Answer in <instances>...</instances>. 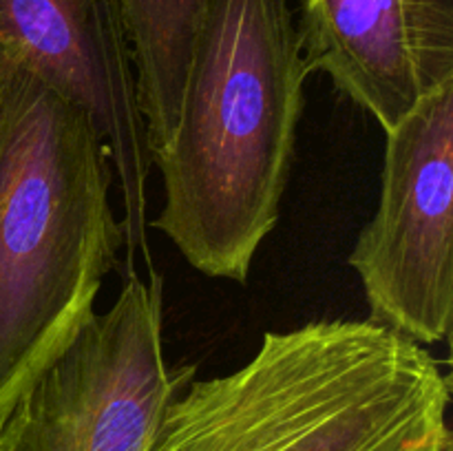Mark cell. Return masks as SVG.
Returning a JSON list of instances; mask_svg holds the SVG:
<instances>
[{
  "instance_id": "cell-1",
  "label": "cell",
  "mask_w": 453,
  "mask_h": 451,
  "mask_svg": "<svg viewBox=\"0 0 453 451\" xmlns=\"http://www.w3.org/2000/svg\"><path fill=\"white\" fill-rule=\"evenodd\" d=\"M308 75L288 0H208L149 221L197 272L248 281L281 215Z\"/></svg>"
},
{
  "instance_id": "cell-2",
  "label": "cell",
  "mask_w": 453,
  "mask_h": 451,
  "mask_svg": "<svg viewBox=\"0 0 453 451\" xmlns=\"http://www.w3.org/2000/svg\"><path fill=\"white\" fill-rule=\"evenodd\" d=\"M449 407L451 376L425 345L370 318H319L190 380L149 451H453Z\"/></svg>"
},
{
  "instance_id": "cell-3",
  "label": "cell",
  "mask_w": 453,
  "mask_h": 451,
  "mask_svg": "<svg viewBox=\"0 0 453 451\" xmlns=\"http://www.w3.org/2000/svg\"><path fill=\"white\" fill-rule=\"evenodd\" d=\"M113 180L87 115L3 56L0 420L91 321L119 268Z\"/></svg>"
},
{
  "instance_id": "cell-4",
  "label": "cell",
  "mask_w": 453,
  "mask_h": 451,
  "mask_svg": "<svg viewBox=\"0 0 453 451\" xmlns=\"http://www.w3.org/2000/svg\"><path fill=\"white\" fill-rule=\"evenodd\" d=\"M164 279L128 272L118 299L0 420V451H149L168 402L195 378L164 354Z\"/></svg>"
},
{
  "instance_id": "cell-5",
  "label": "cell",
  "mask_w": 453,
  "mask_h": 451,
  "mask_svg": "<svg viewBox=\"0 0 453 451\" xmlns=\"http://www.w3.org/2000/svg\"><path fill=\"white\" fill-rule=\"evenodd\" d=\"M453 80L385 131L380 197L348 264L370 321L418 345L449 339L453 318Z\"/></svg>"
},
{
  "instance_id": "cell-6",
  "label": "cell",
  "mask_w": 453,
  "mask_h": 451,
  "mask_svg": "<svg viewBox=\"0 0 453 451\" xmlns=\"http://www.w3.org/2000/svg\"><path fill=\"white\" fill-rule=\"evenodd\" d=\"M0 51L69 100L109 149L122 203L127 274L149 252V128L118 0H0Z\"/></svg>"
},
{
  "instance_id": "cell-7",
  "label": "cell",
  "mask_w": 453,
  "mask_h": 451,
  "mask_svg": "<svg viewBox=\"0 0 453 451\" xmlns=\"http://www.w3.org/2000/svg\"><path fill=\"white\" fill-rule=\"evenodd\" d=\"M301 56L383 131L423 97L411 40L410 0H301Z\"/></svg>"
},
{
  "instance_id": "cell-8",
  "label": "cell",
  "mask_w": 453,
  "mask_h": 451,
  "mask_svg": "<svg viewBox=\"0 0 453 451\" xmlns=\"http://www.w3.org/2000/svg\"><path fill=\"white\" fill-rule=\"evenodd\" d=\"M135 65L150 150L166 149L177 126L193 44L208 0H118Z\"/></svg>"
},
{
  "instance_id": "cell-9",
  "label": "cell",
  "mask_w": 453,
  "mask_h": 451,
  "mask_svg": "<svg viewBox=\"0 0 453 451\" xmlns=\"http://www.w3.org/2000/svg\"><path fill=\"white\" fill-rule=\"evenodd\" d=\"M411 40L423 96L453 80V0H410Z\"/></svg>"
},
{
  "instance_id": "cell-10",
  "label": "cell",
  "mask_w": 453,
  "mask_h": 451,
  "mask_svg": "<svg viewBox=\"0 0 453 451\" xmlns=\"http://www.w3.org/2000/svg\"><path fill=\"white\" fill-rule=\"evenodd\" d=\"M0 66H3V53H0Z\"/></svg>"
}]
</instances>
